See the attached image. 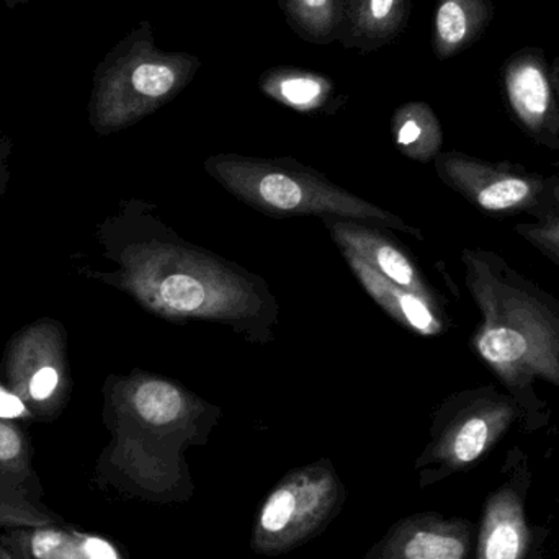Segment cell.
<instances>
[{"label":"cell","instance_id":"17","mask_svg":"<svg viewBox=\"0 0 559 559\" xmlns=\"http://www.w3.org/2000/svg\"><path fill=\"white\" fill-rule=\"evenodd\" d=\"M259 88L265 97L299 114L334 110L337 85L329 75L295 66H274L262 72Z\"/></svg>","mask_w":559,"mask_h":559},{"label":"cell","instance_id":"26","mask_svg":"<svg viewBox=\"0 0 559 559\" xmlns=\"http://www.w3.org/2000/svg\"><path fill=\"white\" fill-rule=\"evenodd\" d=\"M33 2V0H3V5L9 10L16 9L20 5H26V3Z\"/></svg>","mask_w":559,"mask_h":559},{"label":"cell","instance_id":"13","mask_svg":"<svg viewBox=\"0 0 559 559\" xmlns=\"http://www.w3.org/2000/svg\"><path fill=\"white\" fill-rule=\"evenodd\" d=\"M342 258L350 267L365 292L373 298L383 311L414 334L433 337L445 332L447 314L440 302H432L417 293L396 285L391 280L374 272L358 255L347 249H341Z\"/></svg>","mask_w":559,"mask_h":559},{"label":"cell","instance_id":"4","mask_svg":"<svg viewBox=\"0 0 559 559\" xmlns=\"http://www.w3.org/2000/svg\"><path fill=\"white\" fill-rule=\"evenodd\" d=\"M206 173L239 202L274 218L289 216H332L347 218L381 229H393L423 241V233L406 225L393 213L358 199L335 186L322 174L288 157L216 154L205 163Z\"/></svg>","mask_w":559,"mask_h":559},{"label":"cell","instance_id":"25","mask_svg":"<svg viewBox=\"0 0 559 559\" xmlns=\"http://www.w3.org/2000/svg\"><path fill=\"white\" fill-rule=\"evenodd\" d=\"M551 74H554L555 91H557L559 102V56L551 61Z\"/></svg>","mask_w":559,"mask_h":559},{"label":"cell","instance_id":"12","mask_svg":"<svg viewBox=\"0 0 559 559\" xmlns=\"http://www.w3.org/2000/svg\"><path fill=\"white\" fill-rule=\"evenodd\" d=\"M29 481L25 440L15 427L0 423V525L38 528L52 524V515L36 504Z\"/></svg>","mask_w":559,"mask_h":559},{"label":"cell","instance_id":"24","mask_svg":"<svg viewBox=\"0 0 559 559\" xmlns=\"http://www.w3.org/2000/svg\"><path fill=\"white\" fill-rule=\"evenodd\" d=\"M551 199H554L555 209L559 218V176H550Z\"/></svg>","mask_w":559,"mask_h":559},{"label":"cell","instance_id":"16","mask_svg":"<svg viewBox=\"0 0 559 559\" xmlns=\"http://www.w3.org/2000/svg\"><path fill=\"white\" fill-rule=\"evenodd\" d=\"M496 16L491 0H437L432 51L440 61L455 58L483 38Z\"/></svg>","mask_w":559,"mask_h":559},{"label":"cell","instance_id":"11","mask_svg":"<svg viewBox=\"0 0 559 559\" xmlns=\"http://www.w3.org/2000/svg\"><path fill=\"white\" fill-rule=\"evenodd\" d=\"M321 219L338 249L354 252L374 272L396 285L429 301L439 302V296L420 274L413 259L393 239L384 236L383 229L347 218L325 216Z\"/></svg>","mask_w":559,"mask_h":559},{"label":"cell","instance_id":"22","mask_svg":"<svg viewBox=\"0 0 559 559\" xmlns=\"http://www.w3.org/2000/svg\"><path fill=\"white\" fill-rule=\"evenodd\" d=\"M75 559H123L110 542L95 535L71 534Z\"/></svg>","mask_w":559,"mask_h":559},{"label":"cell","instance_id":"9","mask_svg":"<svg viewBox=\"0 0 559 559\" xmlns=\"http://www.w3.org/2000/svg\"><path fill=\"white\" fill-rule=\"evenodd\" d=\"M499 74L514 123L538 146L559 153V102L547 52L524 46L502 62Z\"/></svg>","mask_w":559,"mask_h":559},{"label":"cell","instance_id":"10","mask_svg":"<svg viewBox=\"0 0 559 559\" xmlns=\"http://www.w3.org/2000/svg\"><path fill=\"white\" fill-rule=\"evenodd\" d=\"M475 548L472 522L419 514L393 525L365 559H469Z\"/></svg>","mask_w":559,"mask_h":559},{"label":"cell","instance_id":"20","mask_svg":"<svg viewBox=\"0 0 559 559\" xmlns=\"http://www.w3.org/2000/svg\"><path fill=\"white\" fill-rule=\"evenodd\" d=\"M514 231L559 269L558 216H551L544 222L519 223L515 225Z\"/></svg>","mask_w":559,"mask_h":559},{"label":"cell","instance_id":"6","mask_svg":"<svg viewBox=\"0 0 559 559\" xmlns=\"http://www.w3.org/2000/svg\"><path fill=\"white\" fill-rule=\"evenodd\" d=\"M524 413L498 384H479L453 393L433 416L430 442L417 462L432 478L468 468L495 449Z\"/></svg>","mask_w":559,"mask_h":559},{"label":"cell","instance_id":"5","mask_svg":"<svg viewBox=\"0 0 559 559\" xmlns=\"http://www.w3.org/2000/svg\"><path fill=\"white\" fill-rule=\"evenodd\" d=\"M202 61L186 51L160 49L150 20H141L107 55L92 75L88 121L100 136L140 123L179 97Z\"/></svg>","mask_w":559,"mask_h":559},{"label":"cell","instance_id":"2","mask_svg":"<svg viewBox=\"0 0 559 559\" xmlns=\"http://www.w3.org/2000/svg\"><path fill=\"white\" fill-rule=\"evenodd\" d=\"M465 283L481 321L472 338L479 360L535 427L547 411L538 383L559 393V299L515 271L498 252H462Z\"/></svg>","mask_w":559,"mask_h":559},{"label":"cell","instance_id":"14","mask_svg":"<svg viewBox=\"0 0 559 559\" xmlns=\"http://www.w3.org/2000/svg\"><path fill=\"white\" fill-rule=\"evenodd\" d=\"M413 0H342L337 41L370 55L396 41L409 25Z\"/></svg>","mask_w":559,"mask_h":559},{"label":"cell","instance_id":"23","mask_svg":"<svg viewBox=\"0 0 559 559\" xmlns=\"http://www.w3.org/2000/svg\"><path fill=\"white\" fill-rule=\"evenodd\" d=\"M25 416H28V411L23 401L0 386V419H19Z\"/></svg>","mask_w":559,"mask_h":559},{"label":"cell","instance_id":"8","mask_svg":"<svg viewBox=\"0 0 559 559\" xmlns=\"http://www.w3.org/2000/svg\"><path fill=\"white\" fill-rule=\"evenodd\" d=\"M342 499V485L329 462L288 473L259 512L252 548L280 555L314 537L331 521Z\"/></svg>","mask_w":559,"mask_h":559},{"label":"cell","instance_id":"21","mask_svg":"<svg viewBox=\"0 0 559 559\" xmlns=\"http://www.w3.org/2000/svg\"><path fill=\"white\" fill-rule=\"evenodd\" d=\"M59 384H61V374L58 368L43 364L26 378V396L33 403H46L55 396Z\"/></svg>","mask_w":559,"mask_h":559},{"label":"cell","instance_id":"19","mask_svg":"<svg viewBox=\"0 0 559 559\" xmlns=\"http://www.w3.org/2000/svg\"><path fill=\"white\" fill-rule=\"evenodd\" d=\"M292 32L311 45L337 41L342 0H277Z\"/></svg>","mask_w":559,"mask_h":559},{"label":"cell","instance_id":"3","mask_svg":"<svg viewBox=\"0 0 559 559\" xmlns=\"http://www.w3.org/2000/svg\"><path fill=\"white\" fill-rule=\"evenodd\" d=\"M110 404V465L156 498L186 485L183 452L205 443L222 414L179 381L141 371L111 384Z\"/></svg>","mask_w":559,"mask_h":559},{"label":"cell","instance_id":"7","mask_svg":"<svg viewBox=\"0 0 559 559\" xmlns=\"http://www.w3.org/2000/svg\"><path fill=\"white\" fill-rule=\"evenodd\" d=\"M433 166L449 189L485 215H525L535 222L557 215L550 176L531 173L521 164L492 163L460 151H442Z\"/></svg>","mask_w":559,"mask_h":559},{"label":"cell","instance_id":"27","mask_svg":"<svg viewBox=\"0 0 559 559\" xmlns=\"http://www.w3.org/2000/svg\"><path fill=\"white\" fill-rule=\"evenodd\" d=\"M0 559H20L15 555L10 554L3 545H0Z\"/></svg>","mask_w":559,"mask_h":559},{"label":"cell","instance_id":"15","mask_svg":"<svg viewBox=\"0 0 559 559\" xmlns=\"http://www.w3.org/2000/svg\"><path fill=\"white\" fill-rule=\"evenodd\" d=\"M531 531L525 519L524 498L512 485L489 496L476 538V559H525Z\"/></svg>","mask_w":559,"mask_h":559},{"label":"cell","instance_id":"18","mask_svg":"<svg viewBox=\"0 0 559 559\" xmlns=\"http://www.w3.org/2000/svg\"><path fill=\"white\" fill-rule=\"evenodd\" d=\"M391 131L397 150L416 163H433L442 153V124L426 102H407L396 108Z\"/></svg>","mask_w":559,"mask_h":559},{"label":"cell","instance_id":"1","mask_svg":"<svg viewBox=\"0 0 559 559\" xmlns=\"http://www.w3.org/2000/svg\"><path fill=\"white\" fill-rule=\"evenodd\" d=\"M108 282L157 318L213 322L249 344L274 341L280 305L267 280L183 239L153 203L133 200L107 226Z\"/></svg>","mask_w":559,"mask_h":559}]
</instances>
